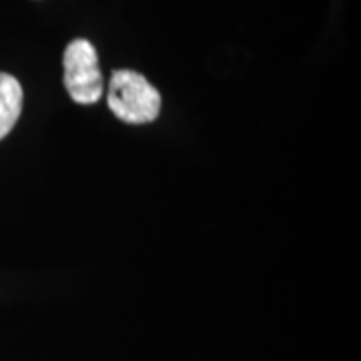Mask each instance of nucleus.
Here are the masks:
<instances>
[{
    "label": "nucleus",
    "instance_id": "7ed1b4c3",
    "mask_svg": "<svg viewBox=\"0 0 361 361\" xmlns=\"http://www.w3.org/2000/svg\"><path fill=\"white\" fill-rule=\"evenodd\" d=\"M23 111V87L6 73H0V141L14 129Z\"/></svg>",
    "mask_w": 361,
    "mask_h": 361
},
{
    "label": "nucleus",
    "instance_id": "f257e3e1",
    "mask_svg": "<svg viewBox=\"0 0 361 361\" xmlns=\"http://www.w3.org/2000/svg\"><path fill=\"white\" fill-rule=\"evenodd\" d=\"M106 103L123 123L145 125L153 123L161 113V92L139 73L121 68L111 77Z\"/></svg>",
    "mask_w": 361,
    "mask_h": 361
},
{
    "label": "nucleus",
    "instance_id": "f03ea898",
    "mask_svg": "<svg viewBox=\"0 0 361 361\" xmlns=\"http://www.w3.org/2000/svg\"><path fill=\"white\" fill-rule=\"evenodd\" d=\"M65 87L78 104H94L103 97V75L99 56L87 39H75L65 49Z\"/></svg>",
    "mask_w": 361,
    "mask_h": 361
}]
</instances>
